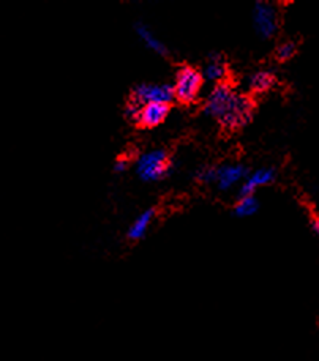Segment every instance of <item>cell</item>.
<instances>
[{"instance_id": "obj_1", "label": "cell", "mask_w": 319, "mask_h": 361, "mask_svg": "<svg viewBox=\"0 0 319 361\" xmlns=\"http://www.w3.org/2000/svg\"><path fill=\"white\" fill-rule=\"evenodd\" d=\"M204 112L217 120L224 130L236 131L253 118L255 104L247 93L239 92L228 82L215 85L204 103Z\"/></svg>"}, {"instance_id": "obj_2", "label": "cell", "mask_w": 319, "mask_h": 361, "mask_svg": "<svg viewBox=\"0 0 319 361\" xmlns=\"http://www.w3.org/2000/svg\"><path fill=\"white\" fill-rule=\"evenodd\" d=\"M171 172V159L166 150H150L139 157L136 173L144 182H158Z\"/></svg>"}, {"instance_id": "obj_3", "label": "cell", "mask_w": 319, "mask_h": 361, "mask_svg": "<svg viewBox=\"0 0 319 361\" xmlns=\"http://www.w3.org/2000/svg\"><path fill=\"white\" fill-rule=\"evenodd\" d=\"M203 73H199L193 66L185 65L181 70L177 71L176 75V82L172 85L174 89V98L183 104H190L196 102L199 97V92L203 89Z\"/></svg>"}, {"instance_id": "obj_4", "label": "cell", "mask_w": 319, "mask_h": 361, "mask_svg": "<svg viewBox=\"0 0 319 361\" xmlns=\"http://www.w3.org/2000/svg\"><path fill=\"white\" fill-rule=\"evenodd\" d=\"M253 25L261 38H274L278 32V13L275 6L267 2H256L253 8Z\"/></svg>"}, {"instance_id": "obj_5", "label": "cell", "mask_w": 319, "mask_h": 361, "mask_svg": "<svg viewBox=\"0 0 319 361\" xmlns=\"http://www.w3.org/2000/svg\"><path fill=\"white\" fill-rule=\"evenodd\" d=\"M133 99L141 104L162 103L169 104L174 99V89L169 84H139L133 90Z\"/></svg>"}, {"instance_id": "obj_6", "label": "cell", "mask_w": 319, "mask_h": 361, "mask_svg": "<svg viewBox=\"0 0 319 361\" xmlns=\"http://www.w3.org/2000/svg\"><path fill=\"white\" fill-rule=\"evenodd\" d=\"M243 178H247V167L242 164H223L217 167V186L222 191L231 190Z\"/></svg>"}, {"instance_id": "obj_7", "label": "cell", "mask_w": 319, "mask_h": 361, "mask_svg": "<svg viewBox=\"0 0 319 361\" xmlns=\"http://www.w3.org/2000/svg\"><path fill=\"white\" fill-rule=\"evenodd\" d=\"M169 114V104H162V103H149L143 104L141 108V116H139L138 123L145 126V128H154L160 123L164 122V118L168 117Z\"/></svg>"}, {"instance_id": "obj_8", "label": "cell", "mask_w": 319, "mask_h": 361, "mask_svg": "<svg viewBox=\"0 0 319 361\" xmlns=\"http://www.w3.org/2000/svg\"><path fill=\"white\" fill-rule=\"evenodd\" d=\"M275 180V171L272 169H258L253 173L247 176V178L243 180V183L241 186V197H247V196H253V192L261 188V186H265L272 183Z\"/></svg>"}, {"instance_id": "obj_9", "label": "cell", "mask_w": 319, "mask_h": 361, "mask_svg": "<svg viewBox=\"0 0 319 361\" xmlns=\"http://www.w3.org/2000/svg\"><path fill=\"white\" fill-rule=\"evenodd\" d=\"M226 75H228V68H226L224 60L220 54H210L209 60L205 62L203 68V78L204 81L214 82V84H223Z\"/></svg>"}, {"instance_id": "obj_10", "label": "cell", "mask_w": 319, "mask_h": 361, "mask_svg": "<svg viewBox=\"0 0 319 361\" xmlns=\"http://www.w3.org/2000/svg\"><path fill=\"white\" fill-rule=\"evenodd\" d=\"M275 85V75L269 70H258L247 78V87L253 93H265Z\"/></svg>"}, {"instance_id": "obj_11", "label": "cell", "mask_w": 319, "mask_h": 361, "mask_svg": "<svg viewBox=\"0 0 319 361\" xmlns=\"http://www.w3.org/2000/svg\"><path fill=\"white\" fill-rule=\"evenodd\" d=\"M135 30H136V35L144 43L145 48L154 51L155 54H158V56H163V57L168 56V48H166L164 43L160 42V39L154 35V33L150 32L148 25L143 24V23H138L135 25Z\"/></svg>"}, {"instance_id": "obj_12", "label": "cell", "mask_w": 319, "mask_h": 361, "mask_svg": "<svg viewBox=\"0 0 319 361\" xmlns=\"http://www.w3.org/2000/svg\"><path fill=\"white\" fill-rule=\"evenodd\" d=\"M154 218H155V210H152V209L141 213L136 221L131 224L130 231H128V237L131 240H141L145 233H148L152 221H154Z\"/></svg>"}, {"instance_id": "obj_13", "label": "cell", "mask_w": 319, "mask_h": 361, "mask_svg": "<svg viewBox=\"0 0 319 361\" xmlns=\"http://www.w3.org/2000/svg\"><path fill=\"white\" fill-rule=\"evenodd\" d=\"M259 209V202L253 196H247V197H241L239 202L234 207V213L239 218H248L251 215H255Z\"/></svg>"}, {"instance_id": "obj_14", "label": "cell", "mask_w": 319, "mask_h": 361, "mask_svg": "<svg viewBox=\"0 0 319 361\" xmlns=\"http://www.w3.org/2000/svg\"><path fill=\"white\" fill-rule=\"evenodd\" d=\"M296 54V44L292 42H284L282 44H278V48L275 51V57L280 60V62H287V60L292 59Z\"/></svg>"}, {"instance_id": "obj_15", "label": "cell", "mask_w": 319, "mask_h": 361, "mask_svg": "<svg viewBox=\"0 0 319 361\" xmlns=\"http://www.w3.org/2000/svg\"><path fill=\"white\" fill-rule=\"evenodd\" d=\"M196 178L201 183H217V167H203L201 171H198Z\"/></svg>"}, {"instance_id": "obj_16", "label": "cell", "mask_w": 319, "mask_h": 361, "mask_svg": "<svg viewBox=\"0 0 319 361\" xmlns=\"http://www.w3.org/2000/svg\"><path fill=\"white\" fill-rule=\"evenodd\" d=\"M141 108L143 104L138 103L136 99H133V102L127 104V108H125V117L131 120V122H138L139 116H141Z\"/></svg>"}, {"instance_id": "obj_17", "label": "cell", "mask_w": 319, "mask_h": 361, "mask_svg": "<svg viewBox=\"0 0 319 361\" xmlns=\"http://www.w3.org/2000/svg\"><path fill=\"white\" fill-rule=\"evenodd\" d=\"M127 167H128V159L121 158V159H117V161H116L114 171L116 172H124V171H127Z\"/></svg>"}, {"instance_id": "obj_18", "label": "cell", "mask_w": 319, "mask_h": 361, "mask_svg": "<svg viewBox=\"0 0 319 361\" xmlns=\"http://www.w3.org/2000/svg\"><path fill=\"white\" fill-rule=\"evenodd\" d=\"M311 231H313L319 237V216H315L313 219H311Z\"/></svg>"}]
</instances>
